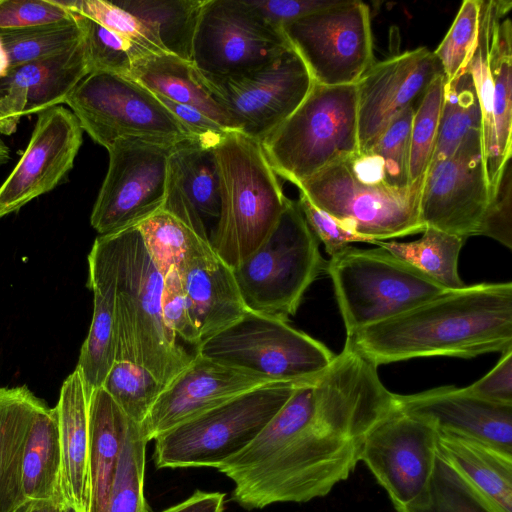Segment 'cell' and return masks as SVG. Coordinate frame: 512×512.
Returning a JSON list of instances; mask_svg holds the SVG:
<instances>
[{
	"label": "cell",
	"instance_id": "6da1fadb",
	"mask_svg": "<svg viewBox=\"0 0 512 512\" xmlns=\"http://www.w3.org/2000/svg\"><path fill=\"white\" fill-rule=\"evenodd\" d=\"M396 406L377 366L345 341L240 453L217 469L247 509L323 497L355 470L369 431Z\"/></svg>",
	"mask_w": 512,
	"mask_h": 512
},
{
	"label": "cell",
	"instance_id": "7a4b0ae2",
	"mask_svg": "<svg viewBox=\"0 0 512 512\" xmlns=\"http://www.w3.org/2000/svg\"><path fill=\"white\" fill-rule=\"evenodd\" d=\"M377 367L414 358H472L512 349V283L446 291L346 337Z\"/></svg>",
	"mask_w": 512,
	"mask_h": 512
},
{
	"label": "cell",
	"instance_id": "3957f363",
	"mask_svg": "<svg viewBox=\"0 0 512 512\" xmlns=\"http://www.w3.org/2000/svg\"><path fill=\"white\" fill-rule=\"evenodd\" d=\"M110 236L116 267L114 360L134 362L166 386L197 354L183 348L164 322L163 276L153 263L138 227Z\"/></svg>",
	"mask_w": 512,
	"mask_h": 512
},
{
	"label": "cell",
	"instance_id": "277c9868",
	"mask_svg": "<svg viewBox=\"0 0 512 512\" xmlns=\"http://www.w3.org/2000/svg\"><path fill=\"white\" fill-rule=\"evenodd\" d=\"M214 154L220 214L210 244L233 269L268 237L288 198L259 141L229 132L214 146Z\"/></svg>",
	"mask_w": 512,
	"mask_h": 512
},
{
	"label": "cell",
	"instance_id": "5b68a950",
	"mask_svg": "<svg viewBox=\"0 0 512 512\" xmlns=\"http://www.w3.org/2000/svg\"><path fill=\"white\" fill-rule=\"evenodd\" d=\"M276 175L297 187L358 152L356 84L313 86L298 108L261 142Z\"/></svg>",
	"mask_w": 512,
	"mask_h": 512
},
{
	"label": "cell",
	"instance_id": "8992f818",
	"mask_svg": "<svg viewBox=\"0 0 512 512\" xmlns=\"http://www.w3.org/2000/svg\"><path fill=\"white\" fill-rule=\"evenodd\" d=\"M326 264L297 201L288 198L268 237L232 271L248 311L288 321Z\"/></svg>",
	"mask_w": 512,
	"mask_h": 512
},
{
	"label": "cell",
	"instance_id": "52a82bcc",
	"mask_svg": "<svg viewBox=\"0 0 512 512\" xmlns=\"http://www.w3.org/2000/svg\"><path fill=\"white\" fill-rule=\"evenodd\" d=\"M300 383L259 387L158 435L154 439L155 466L218 468L258 436Z\"/></svg>",
	"mask_w": 512,
	"mask_h": 512
},
{
	"label": "cell",
	"instance_id": "ba28073f",
	"mask_svg": "<svg viewBox=\"0 0 512 512\" xmlns=\"http://www.w3.org/2000/svg\"><path fill=\"white\" fill-rule=\"evenodd\" d=\"M325 273L332 280L347 337L447 291L380 247L350 245L330 258Z\"/></svg>",
	"mask_w": 512,
	"mask_h": 512
},
{
	"label": "cell",
	"instance_id": "9c48e42d",
	"mask_svg": "<svg viewBox=\"0 0 512 512\" xmlns=\"http://www.w3.org/2000/svg\"><path fill=\"white\" fill-rule=\"evenodd\" d=\"M64 104L83 131L107 150L119 140L174 146L196 138L152 91L131 76L92 72Z\"/></svg>",
	"mask_w": 512,
	"mask_h": 512
},
{
	"label": "cell",
	"instance_id": "30bf717a",
	"mask_svg": "<svg viewBox=\"0 0 512 512\" xmlns=\"http://www.w3.org/2000/svg\"><path fill=\"white\" fill-rule=\"evenodd\" d=\"M347 159L304 181L299 191L371 244L423 232L419 200L424 178L405 189L369 183L353 173Z\"/></svg>",
	"mask_w": 512,
	"mask_h": 512
},
{
	"label": "cell",
	"instance_id": "8fae6325",
	"mask_svg": "<svg viewBox=\"0 0 512 512\" xmlns=\"http://www.w3.org/2000/svg\"><path fill=\"white\" fill-rule=\"evenodd\" d=\"M198 353L277 383L309 381L336 356L288 321L250 311L203 343Z\"/></svg>",
	"mask_w": 512,
	"mask_h": 512
},
{
	"label": "cell",
	"instance_id": "7c38bea8",
	"mask_svg": "<svg viewBox=\"0 0 512 512\" xmlns=\"http://www.w3.org/2000/svg\"><path fill=\"white\" fill-rule=\"evenodd\" d=\"M281 30L316 84L354 85L375 63L370 12L361 1L339 0Z\"/></svg>",
	"mask_w": 512,
	"mask_h": 512
},
{
	"label": "cell",
	"instance_id": "4fadbf2b",
	"mask_svg": "<svg viewBox=\"0 0 512 512\" xmlns=\"http://www.w3.org/2000/svg\"><path fill=\"white\" fill-rule=\"evenodd\" d=\"M204 78L232 130L259 142L298 108L314 83L292 47L249 72Z\"/></svg>",
	"mask_w": 512,
	"mask_h": 512
},
{
	"label": "cell",
	"instance_id": "5bb4252c",
	"mask_svg": "<svg viewBox=\"0 0 512 512\" xmlns=\"http://www.w3.org/2000/svg\"><path fill=\"white\" fill-rule=\"evenodd\" d=\"M290 47L247 0H206L191 62L204 76L222 78L257 69Z\"/></svg>",
	"mask_w": 512,
	"mask_h": 512
},
{
	"label": "cell",
	"instance_id": "9a60e30c",
	"mask_svg": "<svg viewBox=\"0 0 512 512\" xmlns=\"http://www.w3.org/2000/svg\"><path fill=\"white\" fill-rule=\"evenodd\" d=\"M174 146L119 140L107 150L108 170L90 216L99 236L136 227L162 209Z\"/></svg>",
	"mask_w": 512,
	"mask_h": 512
},
{
	"label": "cell",
	"instance_id": "2e32d148",
	"mask_svg": "<svg viewBox=\"0 0 512 512\" xmlns=\"http://www.w3.org/2000/svg\"><path fill=\"white\" fill-rule=\"evenodd\" d=\"M490 198L482 134L476 130L450 156L429 165L419 200L420 221L464 239L480 236Z\"/></svg>",
	"mask_w": 512,
	"mask_h": 512
},
{
	"label": "cell",
	"instance_id": "e0dca14e",
	"mask_svg": "<svg viewBox=\"0 0 512 512\" xmlns=\"http://www.w3.org/2000/svg\"><path fill=\"white\" fill-rule=\"evenodd\" d=\"M438 430L397 406L367 434L362 461L385 489L394 508L421 501L437 458Z\"/></svg>",
	"mask_w": 512,
	"mask_h": 512
},
{
	"label": "cell",
	"instance_id": "ac0fdd59",
	"mask_svg": "<svg viewBox=\"0 0 512 512\" xmlns=\"http://www.w3.org/2000/svg\"><path fill=\"white\" fill-rule=\"evenodd\" d=\"M83 129L71 110L54 106L37 115L26 150L0 186V218L52 191L74 165Z\"/></svg>",
	"mask_w": 512,
	"mask_h": 512
},
{
	"label": "cell",
	"instance_id": "d6986e66",
	"mask_svg": "<svg viewBox=\"0 0 512 512\" xmlns=\"http://www.w3.org/2000/svg\"><path fill=\"white\" fill-rule=\"evenodd\" d=\"M440 74V63L426 47L375 62L356 83L358 153L367 151L398 114L417 105Z\"/></svg>",
	"mask_w": 512,
	"mask_h": 512
},
{
	"label": "cell",
	"instance_id": "ffe728a7",
	"mask_svg": "<svg viewBox=\"0 0 512 512\" xmlns=\"http://www.w3.org/2000/svg\"><path fill=\"white\" fill-rule=\"evenodd\" d=\"M273 380L198 353L189 365L165 386L140 424L148 442L207 410Z\"/></svg>",
	"mask_w": 512,
	"mask_h": 512
},
{
	"label": "cell",
	"instance_id": "44dd1931",
	"mask_svg": "<svg viewBox=\"0 0 512 512\" xmlns=\"http://www.w3.org/2000/svg\"><path fill=\"white\" fill-rule=\"evenodd\" d=\"M395 403L401 411L430 423L438 432L512 454V405L490 402L454 386L395 394Z\"/></svg>",
	"mask_w": 512,
	"mask_h": 512
},
{
	"label": "cell",
	"instance_id": "7402d4cb",
	"mask_svg": "<svg viewBox=\"0 0 512 512\" xmlns=\"http://www.w3.org/2000/svg\"><path fill=\"white\" fill-rule=\"evenodd\" d=\"M90 73L83 38L62 53L9 69L0 78V133H14L23 116L64 104Z\"/></svg>",
	"mask_w": 512,
	"mask_h": 512
},
{
	"label": "cell",
	"instance_id": "603a6c76",
	"mask_svg": "<svg viewBox=\"0 0 512 512\" xmlns=\"http://www.w3.org/2000/svg\"><path fill=\"white\" fill-rule=\"evenodd\" d=\"M162 209L210 239L220 214L214 146L195 138L172 148Z\"/></svg>",
	"mask_w": 512,
	"mask_h": 512
},
{
	"label": "cell",
	"instance_id": "cb8c5ba5",
	"mask_svg": "<svg viewBox=\"0 0 512 512\" xmlns=\"http://www.w3.org/2000/svg\"><path fill=\"white\" fill-rule=\"evenodd\" d=\"M88 268L87 286L93 293V313L76 367L92 392L102 387L116 351V267L110 235L95 239L88 255Z\"/></svg>",
	"mask_w": 512,
	"mask_h": 512
},
{
	"label": "cell",
	"instance_id": "d4e9b609",
	"mask_svg": "<svg viewBox=\"0 0 512 512\" xmlns=\"http://www.w3.org/2000/svg\"><path fill=\"white\" fill-rule=\"evenodd\" d=\"M176 269L190 304L201 345L248 311L232 268L214 250L189 258Z\"/></svg>",
	"mask_w": 512,
	"mask_h": 512
},
{
	"label": "cell",
	"instance_id": "484cf974",
	"mask_svg": "<svg viewBox=\"0 0 512 512\" xmlns=\"http://www.w3.org/2000/svg\"><path fill=\"white\" fill-rule=\"evenodd\" d=\"M91 390L78 367L64 380L55 407L61 449V495L89 511V405Z\"/></svg>",
	"mask_w": 512,
	"mask_h": 512
},
{
	"label": "cell",
	"instance_id": "4316f807",
	"mask_svg": "<svg viewBox=\"0 0 512 512\" xmlns=\"http://www.w3.org/2000/svg\"><path fill=\"white\" fill-rule=\"evenodd\" d=\"M436 451L495 512H512V454L442 432Z\"/></svg>",
	"mask_w": 512,
	"mask_h": 512
},
{
	"label": "cell",
	"instance_id": "83f0119b",
	"mask_svg": "<svg viewBox=\"0 0 512 512\" xmlns=\"http://www.w3.org/2000/svg\"><path fill=\"white\" fill-rule=\"evenodd\" d=\"M130 76L155 95L191 106L234 132L227 113L192 62L166 52L147 53L135 60Z\"/></svg>",
	"mask_w": 512,
	"mask_h": 512
},
{
	"label": "cell",
	"instance_id": "f1b7e54d",
	"mask_svg": "<svg viewBox=\"0 0 512 512\" xmlns=\"http://www.w3.org/2000/svg\"><path fill=\"white\" fill-rule=\"evenodd\" d=\"M130 418L103 388L92 391L89 405L88 512H106Z\"/></svg>",
	"mask_w": 512,
	"mask_h": 512
},
{
	"label": "cell",
	"instance_id": "f546056e",
	"mask_svg": "<svg viewBox=\"0 0 512 512\" xmlns=\"http://www.w3.org/2000/svg\"><path fill=\"white\" fill-rule=\"evenodd\" d=\"M45 407L26 386L0 388V512H18L27 501L22 453L31 424Z\"/></svg>",
	"mask_w": 512,
	"mask_h": 512
},
{
	"label": "cell",
	"instance_id": "4dcf8cb0",
	"mask_svg": "<svg viewBox=\"0 0 512 512\" xmlns=\"http://www.w3.org/2000/svg\"><path fill=\"white\" fill-rule=\"evenodd\" d=\"M487 15L488 66L493 87L496 168L501 175L512 154V25L511 1H484Z\"/></svg>",
	"mask_w": 512,
	"mask_h": 512
},
{
	"label": "cell",
	"instance_id": "1f68e13d",
	"mask_svg": "<svg viewBox=\"0 0 512 512\" xmlns=\"http://www.w3.org/2000/svg\"><path fill=\"white\" fill-rule=\"evenodd\" d=\"M21 484L27 500L63 503L61 449L55 407H45L31 424L22 453Z\"/></svg>",
	"mask_w": 512,
	"mask_h": 512
},
{
	"label": "cell",
	"instance_id": "d6a6232c",
	"mask_svg": "<svg viewBox=\"0 0 512 512\" xmlns=\"http://www.w3.org/2000/svg\"><path fill=\"white\" fill-rule=\"evenodd\" d=\"M415 106L398 114L365 152L349 157L353 173L362 181L405 189L409 182L410 132Z\"/></svg>",
	"mask_w": 512,
	"mask_h": 512
},
{
	"label": "cell",
	"instance_id": "836d02e7",
	"mask_svg": "<svg viewBox=\"0 0 512 512\" xmlns=\"http://www.w3.org/2000/svg\"><path fill=\"white\" fill-rule=\"evenodd\" d=\"M206 0L112 1L138 18L166 53L191 62L192 46Z\"/></svg>",
	"mask_w": 512,
	"mask_h": 512
},
{
	"label": "cell",
	"instance_id": "e575fe53",
	"mask_svg": "<svg viewBox=\"0 0 512 512\" xmlns=\"http://www.w3.org/2000/svg\"><path fill=\"white\" fill-rule=\"evenodd\" d=\"M422 233L420 239L412 242L374 241L372 244L417 268L447 291L464 288L458 259L466 239L433 227H425Z\"/></svg>",
	"mask_w": 512,
	"mask_h": 512
},
{
	"label": "cell",
	"instance_id": "d590c367",
	"mask_svg": "<svg viewBox=\"0 0 512 512\" xmlns=\"http://www.w3.org/2000/svg\"><path fill=\"white\" fill-rule=\"evenodd\" d=\"M137 227L153 263L163 277L185 260L213 250L208 237L163 209Z\"/></svg>",
	"mask_w": 512,
	"mask_h": 512
},
{
	"label": "cell",
	"instance_id": "8d00e7d4",
	"mask_svg": "<svg viewBox=\"0 0 512 512\" xmlns=\"http://www.w3.org/2000/svg\"><path fill=\"white\" fill-rule=\"evenodd\" d=\"M481 122L474 81L466 67L456 78L445 84L431 163L450 156L470 132L481 130Z\"/></svg>",
	"mask_w": 512,
	"mask_h": 512
},
{
	"label": "cell",
	"instance_id": "74e56055",
	"mask_svg": "<svg viewBox=\"0 0 512 512\" xmlns=\"http://www.w3.org/2000/svg\"><path fill=\"white\" fill-rule=\"evenodd\" d=\"M82 38V30L75 17L33 27L0 30V40L8 54L10 69L62 53Z\"/></svg>",
	"mask_w": 512,
	"mask_h": 512
},
{
	"label": "cell",
	"instance_id": "f35d334b",
	"mask_svg": "<svg viewBox=\"0 0 512 512\" xmlns=\"http://www.w3.org/2000/svg\"><path fill=\"white\" fill-rule=\"evenodd\" d=\"M147 443L140 424L130 419L106 512H149L144 497Z\"/></svg>",
	"mask_w": 512,
	"mask_h": 512
},
{
	"label": "cell",
	"instance_id": "ab89813d",
	"mask_svg": "<svg viewBox=\"0 0 512 512\" xmlns=\"http://www.w3.org/2000/svg\"><path fill=\"white\" fill-rule=\"evenodd\" d=\"M102 387L131 420L141 424L165 385L134 362L114 360Z\"/></svg>",
	"mask_w": 512,
	"mask_h": 512
},
{
	"label": "cell",
	"instance_id": "60d3db41",
	"mask_svg": "<svg viewBox=\"0 0 512 512\" xmlns=\"http://www.w3.org/2000/svg\"><path fill=\"white\" fill-rule=\"evenodd\" d=\"M397 512H495L438 455L425 497L410 506L395 508Z\"/></svg>",
	"mask_w": 512,
	"mask_h": 512
},
{
	"label": "cell",
	"instance_id": "b9f144b4",
	"mask_svg": "<svg viewBox=\"0 0 512 512\" xmlns=\"http://www.w3.org/2000/svg\"><path fill=\"white\" fill-rule=\"evenodd\" d=\"M444 74L438 75L415 106L410 132L409 182L425 177L431 163L444 99Z\"/></svg>",
	"mask_w": 512,
	"mask_h": 512
},
{
	"label": "cell",
	"instance_id": "7bdbcfd3",
	"mask_svg": "<svg viewBox=\"0 0 512 512\" xmlns=\"http://www.w3.org/2000/svg\"><path fill=\"white\" fill-rule=\"evenodd\" d=\"M80 26L92 72H110L130 76L133 63L148 52L108 30L94 20L74 13Z\"/></svg>",
	"mask_w": 512,
	"mask_h": 512
},
{
	"label": "cell",
	"instance_id": "ee69618b",
	"mask_svg": "<svg viewBox=\"0 0 512 512\" xmlns=\"http://www.w3.org/2000/svg\"><path fill=\"white\" fill-rule=\"evenodd\" d=\"M479 20L480 0L464 1L446 36L433 51L446 83L467 67L477 45Z\"/></svg>",
	"mask_w": 512,
	"mask_h": 512
},
{
	"label": "cell",
	"instance_id": "f6af8a7d",
	"mask_svg": "<svg viewBox=\"0 0 512 512\" xmlns=\"http://www.w3.org/2000/svg\"><path fill=\"white\" fill-rule=\"evenodd\" d=\"M70 12L86 16L151 53L165 52L153 33L134 15L105 0H54Z\"/></svg>",
	"mask_w": 512,
	"mask_h": 512
},
{
	"label": "cell",
	"instance_id": "bcb514c9",
	"mask_svg": "<svg viewBox=\"0 0 512 512\" xmlns=\"http://www.w3.org/2000/svg\"><path fill=\"white\" fill-rule=\"evenodd\" d=\"M162 314L167 328L176 337L180 345L187 351L186 346H190L195 353H198L201 340L192 318L190 304L182 280L176 268L170 270L163 277Z\"/></svg>",
	"mask_w": 512,
	"mask_h": 512
},
{
	"label": "cell",
	"instance_id": "7dc6e473",
	"mask_svg": "<svg viewBox=\"0 0 512 512\" xmlns=\"http://www.w3.org/2000/svg\"><path fill=\"white\" fill-rule=\"evenodd\" d=\"M74 18L54 0H0V30L21 29Z\"/></svg>",
	"mask_w": 512,
	"mask_h": 512
},
{
	"label": "cell",
	"instance_id": "c3c4849f",
	"mask_svg": "<svg viewBox=\"0 0 512 512\" xmlns=\"http://www.w3.org/2000/svg\"><path fill=\"white\" fill-rule=\"evenodd\" d=\"M480 236L493 238L512 248V168L509 159L492 194L483 219Z\"/></svg>",
	"mask_w": 512,
	"mask_h": 512
},
{
	"label": "cell",
	"instance_id": "681fc988",
	"mask_svg": "<svg viewBox=\"0 0 512 512\" xmlns=\"http://www.w3.org/2000/svg\"><path fill=\"white\" fill-rule=\"evenodd\" d=\"M297 203L310 229L317 239L324 244L325 250L330 257L343 251L352 242H365L362 237L318 209L301 191Z\"/></svg>",
	"mask_w": 512,
	"mask_h": 512
},
{
	"label": "cell",
	"instance_id": "f907efd6",
	"mask_svg": "<svg viewBox=\"0 0 512 512\" xmlns=\"http://www.w3.org/2000/svg\"><path fill=\"white\" fill-rule=\"evenodd\" d=\"M464 388L481 399L512 405V349L502 353L498 363L485 376Z\"/></svg>",
	"mask_w": 512,
	"mask_h": 512
},
{
	"label": "cell",
	"instance_id": "816d5d0a",
	"mask_svg": "<svg viewBox=\"0 0 512 512\" xmlns=\"http://www.w3.org/2000/svg\"><path fill=\"white\" fill-rule=\"evenodd\" d=\"M272 26L281 29L284 25L335 5L339 0H247Z\"/></svg>",
	"mask_w": 512,
	"mask_h": 512
},
{
	"label": "cell",
	"instance_id": "f5cc1de1",
	"mask_svg": "<svg viewBox=\"0 0 512 512\" xmlns=\"http://www.w3.org/2000/svg\"><path fill=\"white\" fill-rule=\"evenodd\" d=\"M156 96L194 137L206 144L215 146L227 133L231 132L191 106Z\"/></svg>",
	"mask_w": 512,
	"mask_h": 512
},
{
	"label": "cell",
	"instance_id": "db71d44e",
	"mask_svg": "<svg viewBox=\"0 0 512 512\" xmlns=\"http://www.w3.org/2000/svg\"><path fill=\"white\" fill-rule=\"evenodd\" d=\"M225 493L195 491L184 501L161 512H223Z\"/></svg>",
	"mask_w": 512,
	"mask_h": 512
},
{
	"label": "cell",
	"instance_id": "11a10c76",
	"mask_svg": "<svg viewBox=\"0 0 512 512\" xmlns=\"http://www.w3.org/2000/svg\"><path fill=\"white\" fill-rule=\"evenodd\" d=\"M61 502L27 500L18 512H59Z\"/></svg>",
	"mask_w": 512,
	"mask_h": 512
},
{
	"label": "cell",
	"instance_id": "9f6ffc18",
	"mask_svg": "<svg viewBox=\"0 0 512 512\" xmlns=\"http://www.w3.org/2000/svg\"><path fill=\"white\" fill-rule=\"evenodd\" d=\"M10 69L8 54L0 40V78L5 77Z\"/></svg>",
	"mask_w": 512,
	"mask_h": 512
},
{
	"label": "cell",
	"instance_id": "6f0895ef",
	"mask_svg": "<svg viewBox=\"0 0 512 512\" xmlns=\"http://www.w3.org/2000/svg\"><path fill=\"white\" fill-rule=\"evenodd\" d=\"M10 159V149L0 138V165L7 163Z\"/></svg>",
	"mask_w": 512,
	"mask_h": 512
},
{
	"label": "cell",
	"instance_id": "680465c9",
	"mask_svg": "<svg viewBox=\"0 0 512 512\" xmlns=\"http://www.w3.org/2000/svg\"><path fill=\"white\" fill-rule=\"evenodd\" d=\"M59 512H86L79 508L78 506L71 503H62L59 509Z\"/></svg>",
	"mask_w": 512,
	"mask_h": 512
}]
</instances>
